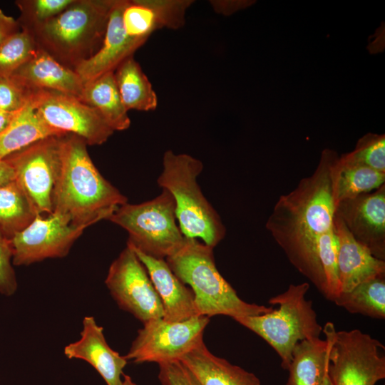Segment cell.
Returning <instances> with one entry per match:
<instances>
[{
    "label": "cell",
    "instance_id": "cell-6",
    "mask_svg": "<svg viewBox=\"0 0 385 385\" xmlns=\"http://www.w3.org/2000/svg\"><path fill=\"white\" fill-rule=\"evenodd\" d=\"M308 282L289 285L287 289L269 299L278 305L267 313L235 320L262 338L278 354L281 366L288 370L294 346L301 341L319 338V324L312 300L305 298Z\"/></svg>",
    "mask_w": 385,
    "mask_h": 385
},
{
    "label": "cell",
    "instance_id": "cell-41",
    "mask_svg": "<svg viewBox=\"0 0 385 385\" xmlns=\"http://www.w3.org/2000/svg\"><path fill=\"white\" fill-rule=\"evenodd\" d=\"M123 379H122V385H137L133 381L130 376L126 375L125 374H123Z\"/></svg>",
    "mask_w": 385,
    "mask_h": 385
},
{
    "label": "cell",
    "instance_id": "cell-7",
    "mask_svg": "<svg viewBox=\"0 0 385 385\" xmlns=\"http://www.w3.org/2000/svg\"><path fill=\"white\" fill-rule=\"evenodd\" d=\"M108 220L128 232L127 245L157 259L165 260L185 238L176 222L174 198L165 189L150 200L119 206Z\"/></svg>",
    "mask_w": 385,
    "mask_h": 385
},
{
    "label": "cell",
    "instance_id": "cell-18",
    "mask_svg": "<svg viewBox=\"0 0 385 385\" xmlns=\"http://www.w3.org/2000/svg\"><path fill=\"white\" fill-rule=\"evenodd\" d=\"M133 250L144 265L160 297L163 308V319L180 322L198 315L192 290L175 275L165 260L154 258Z\"/></svg>",
    "mask_w": 385,
    "mask_h": 385
},
{
    "label": "cell",
    "instance_id": "cell-4",
    "mask_svg": "<svg viewBox=\"0 0 385 385\" xmlns=\"http://www.w3.org/2000/svg\"><path fill=\"white\" fill-rule=\"evenodd\" d=\"M165 261L175 275L190 286L198 315H225L234 320L271 312L273 307L245 302L217 270L213 247L185 237Z\"/></svg>",
    "mask_w": 385,
    "mask_h": 385
},
{
    "label": "cell",
    "instance_id": "cell-33",
    "mask_svg": "<svg viewBox=\"0 0 385 385\" xmlns=\"http://www.w3.org/2000/svg\"><path fill=\"white\" fill-rule=\"evenodd\" d=\"M193 2L192 0H149L160 29H170L183 26L186 11Z\"/></svg>",
    "mask_w": 385,
    "mask_h": 385
},
{
    "label": "cell",
    "instance_id": "cell-11",
    "mask_svg": "<svg viewBox=\"0 0 385 385\" xmlns=\"http://www.w3.org/2000/svg\"><path fill=\"white\" fill-rule=\"evenodd\" d=\"M105 283L119 307L143 324L163 318L160 297L144 265L128 245L110 265Z\"/></svg>",
    "mask_w": 385,
    "mask_h": 385
},
{
    "label": "cell",
    "instance_id": "cell-26",
    "mask_svg": "<svg viewBox=\"0 0 385 385\" xmlns=\"http://www.w3.org/2000/svg\"><path fill=\"white\" fill-rule=\"evenodd\" d=\"M351 314L385 319V276L368 280L351 291L339 293L334 302Z\"/></svg>",
    "mask_w": 385,
    "mask_h": 385
},
{
    "label": "cell",
    "instance_id": "cell-34",
    "mask_svg": "<svg viewBox=\"0 0 385 385\" xmlns=\"http://www.w3.org/2000/svg\"><path fill=\"white\" fill-rule=\"evenodd\" d=\"M11 238L0 230V294L12 296L17 290V279L12 263Z\"/></svg>",
    "mask_w": 385,
    "mask_h": 385
},
{
    "label": "cell",
    "instance_id": "cell-9",
    "mask_svg": "<svg viewBox=\"0 0 385 385\" xmlns=\"http://www.w3.org/2000/svg\"><path fill=\"white\" fill-rule=\"evenodd\" d=\"M63 135L39 140L4 158L12 166L14 180L36 215L53 212L54 190L61 166Z\"/></svg>",
    "mask_w": 385,
    "mask_h": 385
},
{
    "label": "cell",
    "instance_id": "cell-40",
    "mask_svg": "<svg viewBox=\"0 0 385 385\" xmlns=\"http://www.w3.org/2000/svg\"><path fill=\"white\" fill-rule=\"evenodd\" d=\"M321 385H332L331 380L328 374V363L326 367L325 373Z\"/></svg>",
    "mask_w": 385,
    "mask_h": 385
},
{
    "label": "cell",
    "instance_id": "cell-3",
    "mask_svg": "<svg viewBox=\"0 0 385 385\" xmlns=\"http://www.w3.org/2000/svg\"><path fill=\"white\" fill-rule=\"evenodd\" d=\"M115 0H74L64 11L43 23L22 29L38 48L74 71L100 49Z\"/></svg>",
    "mask_w": 385,
    "mask_h": 385
},
{
    "label": "cell",
    "instance_id": "cell-36",
    "mask_svg": "<svg viewBox=\"0 0 385 385\" xmlns=\"http://www.w3.org/2000/svg\"><path fill=\"white\" fill-rule=\"evenodd\" d=\"M252 2L245 0H211L210 4L216 13L229 16L250 6Z\"/></svg>",
    "mask_w": 385,
    "mask_h": 385
},
{
    "label": "cell",
    "instance_id": "cell-12",
    "mask_svg": "<svg viewBox=\"0 0 385 385\" xmlns=\"http://www.w3.org/2000/svg\"><path fill=\"white\" fill-rule=\"evenodd\" d=\"M31 102L49 128L60 133L76 135L88 145H101L114 133L94 108L74 96L36 90Z\"/></svg>",
    "mask_w": 385,
    "mask_h": 385
},
{
    "label": "cell",
    "instance_id": "cell-32",
    "mask_svg": "<svg viewBox=\"0 0 385 385\" xmlns=\"http://www.w3.org/2000/svg\"><path fill=\"white\" fill-rule=\"evenodd\" d=\"M36 90L13 76H0V111H19L31 101Z\"/></svg>",
    "mask_w": 385,
    "mask_h": 385
},
{
    "label": "cell",
    "instance_id": "cell-38",
    "mask_svg": "<svg viewBox=\"0 0 385 385\" xmlns=\"http://www.w3.org/2000/svg\"><path fill=\"white\" fill-rule=\"evenodd\" d=\"M15 179L14 170L5 159L0 160V186L6 185Z\"/></svg>",
    "mask_w": 385,
    "mask_h": 385
},
{
    "label": "cell",
    "instance_id": "cell-14",
    "mask_svg": "<svg viewBox=\"0 0 385 385\" xmlns=\"http://www.w3.org/2000/svg\"><path fill=\"white\" fill-rule=\"evenodd\" d=\"M334 215L357 242L385 261V184L342 201L335 207Z\"/></svg>",
    "mask_w": 385,
    "mask_h": 385
},
{
    "label": "cell",
    "instance_id": "cell-30",
    "mask_svg": "<svg viewBox=\"0 0 385 385\" xmlns=\"http://www.w3.org/2000/svg\"><path fill=\"white\" fill-rule=\"evenodd\" d=\"M341 162L367 167L385 173V135L367 133L356 143L355 148L339 157Z\"/></svg>",
    "mask_w": 385,
    "mask_h": 385
},
{
    "label": "cell",
    "instance_id": "cell-35",
    "mask_svg": "<svg viewBox=\"0 0 385 385\" xmlns=\"http://www.w3.org/2000/svg\"><path fill=\"white\" fill-rule=\"evenodd\" d=\"M158 365V379L162 385H202L193 372L180 360Z\"/></svg>",
    "mask_w": 385,
    "mask_h": 385
},
{
    "label": "cell",
    "instance_id": "cell-23",
    "mask_svg": "<svg viewBox=\"0 0 385 385\" xmlns=\"http://www.w3.org/2000/svg\"><path fill=\"white\" fill-rule=\"evenodd\" d=\"M61 134L64 133L53 130L41 120L30 101L0 135V160L39 140Z\"/></svg>",
    "mask_w": 385,
    "mask_h": 385
},
{
    "label": "cell",
    "instance_id": "cell-5",
    "mask_svg": "<svg viewBox=\"0 0 385 385\" xmlns=\"http://www.w3.org/2000/svg\"><path fill=\"white\" fill-rule=\"evenodd\" d=\"M202 170L200 160L169 150L164 153L163 170L157 183L173 195L177 220L184 237L199 238L214 248L224 238L226 229L197 183Z\"/></svg>",
    "mask_w": 385,
    "mask_h": 385
},
{
    "label": "cell",
    "instance_id": "cell-2",
    "mask_svg": "<svg viewBox=\"0 0 385 385\" xmlns=\"http://www.w3.org/2000/svg\"><path fill=\"white\" fill-rule=\"evenodd\" d=\"M87 145L76 135H62L61 166L53 212L68 217L73 225L88 227L108 220L119 206L128 202V198L100 173Z\"/></svg>",
    "mask_w": 385,
    "mask_h": 385
},
{
    "label": "cell",
    "instance_id": "cell-1",
    "mask_svg": "<svg viewBox=\"0 0 385 385\" xmlns=\"http://www.w3.org/2000/svg\"><path fill=\"white\" fill-rule=\"evenodd\" d=\"M338 157L324 149L314 173L279 197L266 222L289 262L331 302L339 294L332 187Z\"/></svg>",
    "mask_w": 385,
    "mask_h": 385
},
{
    "label": "cell",
    "instance_id": "cell-27",
    "mask_svg": "<svg viewBox=\"0 0 385 385\" xmlns=\"http://www.w3.org/2000/svg\"><path fill=\"white\" fill-rule=\"evenodd\" d=\"M36 215L14 180L0 186V230L9 238L26 227Z\"/></svg>",
    "mask_w": 385,
    "mask_h": 385
},
{
    "label": "cell",
    "instance_id": "cell-8",
    "mask_svg": "<svg viewBox=\"0 0 385 385\" xmlns=\"http://www.w3.org/2000/svg\"><path fill=\"white\" fill-rule=\"evenodd\" d=\"M328 374L332 385H375L385 378L384 346L359 329L336 331L327 322Z\"/></svg>",
    "mask_w": 385,
    "mask_h": 385
},
{
    "label": "cell",
    "instance_id": "cell-24",
    "mask_svg": "<svg viewBox=\"0 0 385 385\" xmlns=\"http://www.w3.org/2000/svg\"><path fill=\"white\" fill-rule=\"evenodd\" d=\"M327 339L299 342L294 348L286 385H321L328 363Z\"/></svg>",
    "mask_w": 385,
    "mask_h": 385
},
{
    "label": "cell",
    "instance_id": "cell-21",
    "mask_svg": "<svg viewBox=\"0 0 385 385\" xmlns=\"http://www.w3.org/2000/svg\"><path fill=\"white\" fill-rule=\"evenodd\" d=\"M81 100L94 108L113 131L130 127V119L118 93L113 72L85 83Z\"/></svg>",
    "mask_w": 385,
    "mask_h": 385
},
{
    "label": "cell",
    "instance_id": "cell-19",
    "mask_svg": "<svg viewBox=\"0 0 385 385\" xmlns=\"http://www.w3.org/2000/svg\"><path fill=\"white\" fill-rule=\"evenodd\" d=\"M11 76L33 89L56 91L81 100L84 83L78 73L39 48Z\"/></svg>",
    "mask_w": 385,
    "mask_h": 385
},
{
    "label": "cell",
    "instance_id": "cell-31",
    "mask_svg": "<svg viewBox=\"0 0 385 385\" xmlns=\"http://www.w3.org/2000/svg\"><path fill=\"white\" fill-rule=\"evenodd\" d=\"M74 0H17L20 11L17 19L20 29L43 23L57 16L68 8Z\"/></svg>",
    "mask_w": 385,
    "mask_h": 385
},
{
    "label": "cell",
    "instance_id": "cell-20",
    "mask_svg": "<svg viewBox=\"0 0 385 385\" xmlns=\"http://www.w3.org/2000/svg\"><path fill=\"white\" fill-rule=\"evenodd\" d=\"M202 385H262L252 373L212 354L204 342L180 359Z\"/></svg>",
    "mask_w": 385,
    "mask_h": 385
},
{
    "label": "cell",
    "instance_id": "cell-29",
    "mask_svg": "<svg viewBox=\"0 0 385 385\" xmlns=\"http://www.w3.org/2000/svg\"><path fill=\"white\" fill-rule=\"evenodd\" d=\"M122 24L128 36L145 41L160 29L148 0H126L122 11Z\"/></svg>",
    "mask_w": 385,
    "mask_h": 385
},
{
    "label": "cell",
    "instance_id": "cell-15",
    "mask_svg": "<svg viewBox=\"0 0 385 385\" xmlns=\"http://www.w3.org/2000/svg\"><path fill=\"white\" fill-rule=\"evenodd\" d=\"M125 2L126 0H115L101 47L92 57L75 68L74 71L83 83L106 73L114 72L120 63L133 56L146 42L125 34L122 24V11Z\"/></svg>",
    "mask_w": 385,
    "mask_h": 385
},
{
    "label": "cell",
    "instance_id": "cell-17",
    "mask_svg": "<svg viewBox=\"0 0 385 385\" xmlns=\"http://www.w3.org/2000/svg\"><path fill=\"white\" fill-rule=\"evenodd\" d=\"M334 227L337 238L339 294L349 292L368 280L385 276V261L374 257L357 242L335 215Z\"/></svg>",
    "mask_w": 385,
    "mask_h": 385
},
{
    "label": "cell",
    "instance_id": "cell-28",
    "mask_svg": "<svg viewBox=\"0 0 385 385\" xmlns=\"http://www.w3.org/2000/svg\"><path fill=\"white\" fill-rule=\"evenodd\" d=\"M33 36L20 30L0 43V76H11L37 51Z\"/></svg>",
    "mask_w": 385,
    "mask_h": 385
},
{
    "label": "cell",
    "instance_id": "cell-25",
    "mask_svg": "<svg viewBox=\"0 0 385 385\" xmlns=\"http://www.w3.org/2000/svg\"><path fill=\"white\" fill-rule=\"evenodd\" d=\"M339 157L332 169V198L335 207L342 201L372 192L385 184V173L342 163Z\"/></svg>",
    "mask_w": 385,
    "mask_h": 385
},
{
    "label": "cell",
    "instance_id": "cell-10",
    "mask_svg": "<svg viewBox=\"0 0 385 385\" xmlns=\"http://www.w3.org/2000/svg\"><path fill=\"white\" fill-rule=\"evenodd\" d=\"M209 322L210 317L205 315L180 322L151 319L138 331L124 357L137 364L180 360L203 342L204 330Z\"/></svg>",
    "mask_w": 385,
    "mask_h": 385
},
{
    "label": "cell",
    "instance_id": "cell-39",
    "mask_svg": "<svg viewBox=\"0 0 385 385\" xmlns=\"http://www.w3.org/2000/svg\"><path fill=\"white\" fill-rule=\"evenodd\" d=\"M18 111L6 112L0 111V135L7 129V128L11 123Z\"/></svg>",
    "mask_w": 385,
    "mask_h": 385
},
{
    "label": "cell",
    "instance_id": "cell-22",
    "mask_svg": "<svg viewBox=\"0 0 385 385\" xmlns=\"http://www.w3.org/2000/svg\"><path fill=\"white\" fill-rule=\"evenodd\" d=\"M122 102L128 111H150L158 106V96L138 62L131 56L113 72Z\"/></svg>",
    "mask_w": 385,
    "mask_h": 385
},
{
    "label": "cell",
    "instance_id": "cell-37",
    "mask_svg": "<svg viewBox=\"0 0 385 385\" xmlns=\"http://www.w3.org/2000/svg\"><path fill=\"white\" fill-rule=\"evenodd\" d=\"M20 30L17 20L5 14L0 9V43Z\"/></svg>",
    "mask_w": 385,
    "mask_h": 385
},
{
    "label": "cell",
    "instance_id": "cell-16",
    "mask_svg": "<svg viewBox=\"0 0 385 385\" xmlns=\"http://www.w3.org/2000/svg\"><path fill=\"white\" fill-rule=\"evenodd\" d=\"M63 354L68 359H81L88 363L107 385H122L121 376L127 360L110 347L103 327L97 324L93 317H83L80 339L66 345Z\"/></svg>",
    "mask_w": 385,
    "mask_h": 385
},
{
    "label": "cell",
    "instance_id": "cell-13",
    "mask_svg": "<svg viewBox=\"0 0 385 385\" xmlns=\"http://www.w3.org/2000/svg\"><path fill=\"white\" fill-rule=\"evenodd\" d=\"M86 226L73 225L69 219L53 212L36 215L33 221L11 238L14 266H28L50 258L66 256Z\"/></svg>",
    "mask_w": 385,
    "mask_h": 385
}]
</instances>
